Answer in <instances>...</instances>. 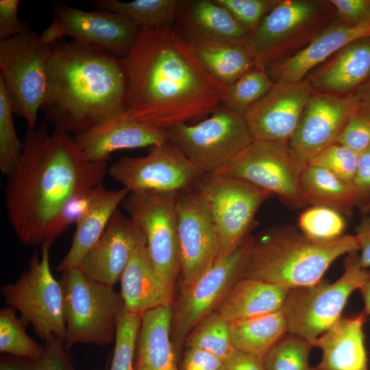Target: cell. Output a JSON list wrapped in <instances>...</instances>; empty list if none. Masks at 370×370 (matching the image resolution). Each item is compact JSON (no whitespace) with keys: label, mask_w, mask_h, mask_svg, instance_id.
I'll return each mask as SVG.
<instances>
[{"label":"cell","mask_w":370,"mask_h":370,"mask_svg":"<svg viewBox=\"0 0 370 370\" xmlns=\"http://www.w3.org/2000/svg\"><path fill=\"white\" fill-rule=\"evenodd\" d=\"M336 144L360 153L370 145V114L360 108L349 119Z\"/></svg>","instance_id":"obj_45"},{"label":"cell","mask_w":370,"mask_h":370,"mask_svg":"<svg viewBox=\"0 0 370 370\" xmlns=\"http://www.w3.org/2000/svg\"><path fill=\"white\" fill-rule=\"evenodd\" d=\"M254 241L251 235L214 264L192 285L183 287L174 309L171 341L177 358L185 338L203 318L215 311L229 291L244 278Z\"/></svg>","instance_id":"obj_11"},{"label":"cell","mask_w":370,"mask_h":370,"mask_svg":"<svg viewBox=\"0 0 370 370\" xmlns=\"http://www.w3.org/2000/svg\"><path fill=\"white\" fill-rule=\"evenodd\" d=\"M68 350L77 343L110 345L116 336L123 303L114 286L98 282L78 268L62 272Z\"/></svg>","instance_id":"obj_7"},{"label":"cell","mask_w":370,"mask_h":370,"mask_svg":"<svg viewBox=\"0 0 370 370\" xmlns=\"http://www.w3.org/2000/svg\"><path fill=\"white\" fill-rule=\"evenodd\" d=\"M120 282L123 307L129 312L142 314L148 310L171 304L174 289L158 274L149 256L146 243L136 248Z\"/></svg>","instance_id":"obj_25"},{"label":"cell","mask_w":370,"mask_h":370,"mask_svg":"<svg viewBox=\"0 0 370 370\" xmlns=\"http://www.w3.org/2000/svg\"><path fill=\"white\" fill-rule=\"evenodd\" d=\"M178 193L131 192L121 204L143 233L149 256L158 274L173 289L180 273L176 208Z\"/></svg>","instance_id":"obj_10"},{"label":"cell","mask_w":370,"mask_h":370,"mask_svg":"<svg viewBox=\"0 0 370 370\" xmlns=\"http://www.w3.org/2000/svg\"><path fill=\"white\" fill-rule=\"evenodd\" d=\"M365 304L364 312L370 316V278L360 289Z\"/></svg>","instance_id":"obj_53"},{"label":"cell","mask_w":370,"mask_h":370,"mask_svg":"<svg viewBox=\"0 0 370 370\" xmlns=\"http://www.w3.org/2000/svg\"><path fill=\"white\" fill-rule=\"evenodd\" d=\"M338 18L345 24L356 26L370 21V0H330Z\"/></svg>","instance_id":"obj_47"},{"label":"cell","mask_w":370,"mask_h":370,"mask_svg":"<svg viewBox=\"0 0 370 370\" xmlns=\"http://www.w3.org/2000/svg\"><path fill=\"white\" fill-rule=\"evenodd\" d=\"M0 370H77L67 353L64 343L53 336L44 341L40 355L35 358L3 355ZM103 370H109V366Z\"/></svg>","instance_id":"obj_35"},{"label":"cell","mask_w":370,"mask_h":370,"mask_svg":"<svg viewBox=\"0 0 370 370\" xmlns=\"http://www.w3.org/2000/svg\"><path fill=\"white\" fill-rule=\"evenodd\" d=\"M166 131L204 173L217 171L254 140L244 114L222 106L195 125L182 123Z\"/></svg>","instance_id":"obj_14"},{"label":"cell","mask_w":370,"mask_h":370,"mask_svg":"<svg viewBox=\"0 0 370 370\" xmlns=\"http://www.w3.org/2000/svg\"><path fill=\"white\" fill-rule=\"evenodd\" d=\"M370 37V21L350 26L339 18L319 33L294 54L268 66L266 72L274 83L298 82L312 70L351 42Z\"/></svg>","instance_id":"obj_22"},{"label":"cell","mask_w":370,"mask_h":370,"mask_svg":"<svg viewBox=\"0 0 370 370\" xmlns=\"http://www.w3.org/2000/svg\"><path fill=\"white\" fill-rule=\"evenodd\" d=\"M226 8L250 34L280 0H214Z\"/></svg>","instance_id":"obj_44"},{"label":"cell","mask_w":370,"mask_h":370,"mask_svg":"<svg viewBox=\"0 0 370 370\" xmlns=\"http://www.w3.org/2000/svg\"><path fill=\"white\" fill-rule=\"evenodd\" d=\"M11 93L0 76V170L8 175L22 153L23 142L18 138L14 121Z\"/></svg>","instance_id":"obj_38"},{"label":"cell","mask_w":370,"mask_h":370,"mask_svg":"<svg viewBox=\"0 0 370 370\" xmlns=\"http://www.w3.org/2000/svg\"><path fill=\"white\" fill-rule=\"evenodd\" d=\"M104 188L105 186L101 184L80 192L71 198L54 221L47 243L52 244L71 225L76 224L90 209Z\"/></svg>","instance_id":"obj_42"},{"label":"cell","mask_w":370,"mask_h":370,"mask_svg":"<svg viewBox=\"0 0 370 370\" xmlns=\"http://www.w3.org/2000/svg\"><path fill=\"white\" fill-rule=\"evenodd\" d=\"M18 0L0 1V38H10L30 32L17 16Z\"/></svg>","instance_id":"obj_48"},{"label":"cell","mask_w":370,"mask_h":370,"mask_svg":"<svg viewBox=\"0 0 370 370\" xmlns=\"http://www.w3.org/2000/svg\"><path fill=\"white\" fill-rule=\"evenodd\" d=\"M173 308L164 306L142 314L134 370H180L171 341Z\"/></svg>","instance_id":"obj_26"},{"label":"cell","mask_w":370,"mask_h":370,"mask_svg":"<svg viewBox=\"0 0 370 370\" xmlns=\"http://www.w3.org/2000/svg\"><path fill=\"white\" fill-rule=\"evenodd\" d=\"M300 192L304 203L312 206H324L349 215L357 199L352 185L329 170L306 164L300 178Z\"/></svg>","instance_id":"obj_31"},{"label":"cell","mask_w":370,"mask_h":370,"mask_svg":"<svg viewBox=\"0 0 370 370\" xmlns=\"http://www.w3.org/2000/svg\"><path fill=\"white\" fill-rule=\"evenodd\" d=\"M364 311L341 317L314 342L322 352L317 370H368L363 327Z\"/></svg>","instance_id":"obj_23"},{"label":"cell","mask_w":370,"mask_h":370,"mask_svg":"<svg viewBox=\"0 0 370 370\" xmlns=\"http://www.w3.org/2000/svg\"><path fill=\"white\" fill-rule=\"evenodd\" d=\"M370 278L357 251L347 254L342 275L334 282L325 280L288 290L281 311L288 333L298 335L314 347L315 340L341 317L352 293Z\"/></svg>","instance_id":"obj_6"},{"label":"cell","mask_w":370,"mask_h":370,"mask_svg":"<svg viewBox=\"0 0 370 370\" xmlns=\"http://www.w3.org/2000/svg\"><path fill=\"white\" fill-rule=\"evenodd\" d=\"M354 92L359 98L360 108L370 114V77Z\"/></svg>","instance_id":"obj_52"},{"label":"cell","mask_w":370,"mask_h":370,"mask_svg":"<svg viewBox=\"0 0 370 370\" xmlns=\"http://www.w3.org/2000/svg\"><path fill=\"white\" fill-rule=\"evenodd\" d=\"M146 243L142 231L119 209L77 267L90 278L114 286L121 279L133 252Z\"/></svg>","instance_id":"obj_20"},{"label":"cell","mask_w":370,"mask_h":370,"mask_svg":"<svg viewBox=\"0 0 370 370\" xmlns=\"http://www.w3.org/2000/svg\"><path fill=\"white\" fill-rule=\"evenodd\" d=\"M312 347L305 338L287 333L263 358L264 370H317L309 362Z\"/></svg>","instance_id":"obj_37"},{"label":"cell","mask_w":370,"mask_h":370,"mask_svg":"<svg viewBox=\"0 0 370 370\" xmlns=\"http://www.w3.org/2000/svg\"><path fill=\"white\" fill-rule=\"evenodd\" d=\"M180 370H225L224 361L216 355L203 349L186 348Z\"/></svg>","instance_id":"obj_49"},{"label":"cell","mask_w":370,"mask_h":370,"mask_svg":"<svg viewBox=\"0 0 370 370\" xmlns=\"http://www.w3.org/2000/svg\"><path fill=\"white\" fill-rule=\"evenodd\" d=\"M177 21L208 38L245 46L250 33L214 0L181 1Z\"/></svg>","instance_id":"obj_29"},{"label":"cell","mask_w":370,"mask_h":370,"mask_svg":"<svg viewBox=\"0 0 370 370\" xmlns=\"http://www.w3.org/2000/svg\"><path fill=\"white\" fill-rule=\"evenodd\" d=\"M287 291L257 279L243 278L231 288L216 311L230 322L278 311Z\"/></svg>","instance_id":"obj_30"},{"label":"cell","mask_w":370,"mask_h":370,"mask_svg":"<svg viewBox=\"0 0 370 370\" xmlns=\"http://www.w3.org/2000/svg\"><path fill=\"white\" fill-rule=\"evenodd\" d=\"M51 51L52 44L32 31L0 42V76L11 93L14 113L29 129L37 127L47 95Z\"/></svg>","instance_id":"obj_9"},{"label":"cell","mask_w":370,"mask_h":370,"mask_svg":"<svg viewBox=\"0 0 370 370\" xmlns=\"http://www.w3.org/2000/svg\"><path fill=\"white\" fill-rule=\"evenodd\" d=\"M357 206L370 207V145L358 154L356 173L352 182Z\"/></svg>","instance_id":"obj_46"},{"label":"cell","mask_w":370,"mask_h":370,"mask_svg":"<svg viewBox=\"0 0 370 370\" xmlns=\"http://www.w3.org/2000/svg\"><path fill=\"white\" fill-rule=\"evenodd\" d=\"M310 73L306 79L314 90L353 92L370 77V37L346 45Z\"/></svg>","instance_id":"obj_24"},{"label":"cell","mask_w":370,"mask_h":370,"mask_svg":"<svg viewBox=\"0 0 370 370\" xmlns=\"http://www.w3.org/2000/svg\"><path fill=\"white\" fill-rule=\"evenodd\" d=\"M73 136L85 157L94 162H108L118 150L149 148L169 140L167 131L138 121L127 110Z\"/></svg>","instance_id":"obj_21"},{"label":"cell","mask_w":370,"mask_h":370,"mask_svg":"<svg viewBox=\"0 0 370 370\" xmlns=\"http://www.w3.org/2000/svg\"><path fill=\"white\" fill-rule=\"evenodd\" d=\"M230 332L236 349L263 359L288 330L280 310L231 321Z\"/></svg>","instance_id":"obj_32"},{"label":"cell","mask_w":370,"mask_h":370,"mask_svg":"<svg viewBox=\"0 0 370 370\" xmlns=\"http://www.w3.org/2000/svg\"><path fill=\"white\" fill-rule=\"evenodd\" d=\"M15 312L16 310L8 306L0 310V352L20 357L38 356L42 345L27 335L25 322L17 318Z\"/></svg>","instance_id":"obj_39"},{"label":"cell","mask_w":370,"mask_h":370,"mask_svg":"<svg viewBox=\"0 0 370 370\" xmlns=\"http://www.w3.org/2000/svg\"><path fill=\"white\" fill-rule=\"evenodd\" d=\"M130 193L182 192L195 188L204 173L171 140L149 148L142 157H123L108 170Z\"/></svg>","instance_id":"obj_15"},{"label":"cell","mask_w":370,"mask_h":370,"mask_svg":"<svg viewBox=\"0 0 370 370\" xmlns=\"http://www.w3.org/2000/svg\"><path fill=\"white\" fill-rule=\"evenodd\" d=\"M345 225L342 214L324 206H312L298 219L300 231L318 241H332L343 236Z\"/></svg>","instance_id":"obj_41"},{"label":"cell","mask_w":370,"mask_h":370,"mask_svg":"<svg viewBox=\"0 0 370 370\" xmlns=\"http://www.w3.org/2000/svg\"><path fill=\"white\" fill-rule=\"evenodd\" d=\"M184 346L210 352L223 361L236 350L231 337L230 322L215 310L200 320L186 335Z\"/></svg>","instance_id":"obj_34"},{"label":"cell","mask_w":370,"mask_h":370,"mask_svg":"<svg viewBox=\"0 0 370 370\" xmlns=\"http://www.w3.org/2000/svg\"><path fill=\"white\" fill-rule=\"evenodd\" d=\"M51 243L41 245V256L35 251L28 267L14 283L1 288L6 304L20 312L25 323L44 341L56 337L64 343L66 324L64 293L60 281L49 267Z\"/></svg>","instance_id":"obj_8"},{"label":"cell","mask_w":370,"mask_h":370,"mask_svg":"<svg viewBox=\"0 0 370 370\" xmlns=\"http://www.w3.org/2000/svg\"><path fill=\"white\" fill-rule=\"evenodd\" d=\"M122 60L127 112L163 130L212 114L227 93L228 86L204 68L190 42L173 26L139 28Z\"/></svg>","instance_id":"obj_1"},{"label":"cell","mask_w":370,"mask_h":370,"mask_svg":"<svg viewBox=\"0 0 370 370\" xmlns=\"http://www.w3.org/2000/svg\"><path fill=\"white\" fill-rule=\"evenodd\" d=\"M138 29L133 21L116 13L87 12L62 4L55 8L54 20L41 36L49 44L69 36L123 58L132 48Z\"/></svg>","instance_id":"obj_17"},{"label":"cell","mask_w":370,"mask_h":370,"mask_svg":"<svg viewBox=\"0 0 370 370\" xmlns=\"http://www.w3.org/2000/svg\"><path fill=\"white\" fill-rule=\"evenodd\" d=\"M355 232L360 250V262L363 268L367 269L370 267V217L362 218L356 226Z\"/></svg>","instance_id":"obj_51"},{"label":"cell","mask_w":370,"mask_h":370,"mask_svg":"<svg viewBox=\"0 0 370 370\" xmlns=\"http://www.w3.org/2000/svg\"><path fill=\"white\" fill-rule=\"evenodd\" d=\"M195 188L213 218L220 240L219 258L251 236L258 209L273 195L245 181L217 173H204Z\"/></svg>","instance_id":"obj_13"},{"label":"cell","mask_w":370,"mask_h":370,"mask_svg":"<svg viewBox=\"0 0 370 370\" xmlns=\"http://www.w3.org/2000/svg\"><path fill=\"white\" fill-rule=\"evenodd\" d=\"M306 166L293 155L288 141L253 140L215 173L245 181L299 208L305 205L300 178Z\"/></svg>","instance_id":"obj_12"},{"label":"cell","mask_w":370,"mask_h":370,"mask_svg":"<svg viewBox=\"0 0 370 370\" xmlns=\"http://www.w3.org/2000/svg\"><path fill=\"white\" fill-rule=\"evenodd\" d=\"M330 1L280 0L250 34L245 47L256 69L271 64L305 47L335 21Z\"/></svg>","instance_id":"obj_5"},{"label":"cell","mask_w":370,"mask_h":370,"mask_svg":"<svg viewBox=\"0 0 370 370\" xmlns=\"http://www.w3.org/2000/svg\"><path fill=\"white\" fill-rule=\"evenodd\" d=\"M360 108L353 92L345 95L314 92L288 140L293 155L302 163L336 144L350 116Z\"/></svg>","instance_id":"obj_18"},{"label":"cell","mask_w":370,"mask_h":370,"mask_svg":"<svg viewBox=\"0 0 370 370\" xmlns=\"http://www.w3.org/2000/svg\"><path fill=\"white\" fill-rule=\"evenodd\" d=\"M314 92L306 78L274 83L244 114L254 140L288 141Z\"/></svg>","instance_id":"obj_19"},{"label":"cell","mask_w":370,"mask_h":370,"mask_svg":"<svg viewBox=\"0 0 370 370\" xmlns=\"http://www.w3.org/2000/svg\"><path fill=\"white\" fill-rule=\"evenodd\" d=\"M127 102L122 58L74 40L52 44L40 110L54 130L82 134L126 111Z\"/></svg>","instance_id":"obj_3"},{"label":"cell","mask_w":370,"mask_h":370,"mask_svg":"<svg viewBox=\"0 0 370 370\" xmlns=\"http://www.w3.org/2000/svg\"><path fill=\"white\" fill-rule=\"evenodd\" d=\"M225 370H264L262 358L236 349L224 360Z\"/></svg>","instance_id":"obj_50"},{"label":"cell","mask_w":370,"mask_h":370,"mask_svg":"<svg viewBox=\"0 0 370 370\" xmlns=\"http://www.w3.org/2000/svg\"><path fill=\"white\" fill-rule=\"evenodd\" d=\"M357 159L358 153L346 147L334 144L310 160L307 164L323 167L352 186Z\"/></svg>","instance_id":"obj_43"},{"label":"cell","mask_w":370,"mask_h":370,"mask_svg":"<svg viewBox=\"0 0 370 370\" xmlns=\"http://www.w3.org/2000/svg\"><path fill=\"white\" fill-rule=\"evenodd\" d=\"M273 84L274 82L265 71L254 67L227 86L226 95L221 106L244 114Z\"/></svg>","instance_id":"obj_36"},{"label":"cell","mask_w":370,"mask_h":370,"mask_svg":"<svg viewBox=\"0 0 370 370\" xmlns=\"http://www.w3.org/2000/svg\"><path fill=\"white\" fill-rule=\"evenodd\" d=\"M181 1L177 0H98L96 5L108 12L121 14L139 28L173 26L177 21Z\"/></svg>","instance_id":"obj_33"},{"label":"cell","mask_w":370,"mask_h":370,"mask_svg":"<svg viewBox=\"0 0 370 370\" xmlns=\"http://www.w3.org/2000/svg\"><path fill=\"white\" fill-rule=\"evenodd\" d=\"M181 25L184 37L191 44L201 65L220 82L230 86L255 67L253 58L245 46L216 41L203 36L187 25Z\"/></svg>","instance_id":"obj_28"},{"label":"cell","mask_w":370,"mask_h":370,"mask_svg":"<svg viewBox=\"0 0 370 370\" xmlns=\"http://www.w3.org/2000/svg\"><path fill=\"white\" fill-rule=\"evenodd\" d=\"M142 314L122 308L119 314L114 348L109 370H134V354Z\"/></svg>","instance_id":"obj_40"},{"label":"cell","mask_w":370,"mask_h":370,"mask_svg":"<svg viewBox=\"0 0 370 370\" xmlns=\"http://www.w3.org/2000/svg\"><path fill=\"white\" fill-rule=\"evenodd\" d=\"M108 162L88 160L71 134L46 123L25 132L23 149L6 175L8 220L25 245L47 243L51 226L67 201L102 184Z\"/></svg>","instance_id":"obj_2"},{"label":"cell","mask_w":370,"mask_h":370,"mask_svg":"<svg viewBox=\"0 0 370 370\" xmlns=\"http://www.w3.org/2000/svg\"><path fill=\"white\" fill-rule=\"evenodd\" d=\"M358 250L355 235L318 241L292 226L273 227L254 237L244 278L287 290L308 286L321 281L338 257Z\"/></svg>","instance_id":"obj_4"},{"label":"cell","mask_w":370,"mask_h":370,"mask_svg":"<svg viewBox=\"0 0 370 370\" xmlns=\"http://www.w3.org/2000/svg\"><path fill=\"white\" fill-rule=\"evenodd\" d=\"M124 188L109 190L106 187L86 214L77 222L71 245L56 267V271L77 268L85 255L106 230L114 212L129 194Z\"/></svg>","instance_id":"obj_27"},{"label":"cell","mask_w":370,"mask_h":370,"mask_svg":"<svg viewBox=\"0 0 370 370\" xmlns=\"http://www.w3.org/2000/svg\"><path fill=\"white\" fill-rule=\"evenodd\" d=\"M177 235L183 287L195 283L218 260L220 240L205 200L195 188L178 193Z\"/></svg>","instance_id":"obj_16"}]
</instances>
